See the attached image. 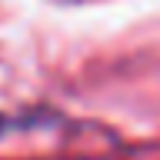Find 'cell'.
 Returning a JSON list of instances; mask_svg holds the SVG:
<instances>
[{
  "mask_svg": "<svg viewBox=\"0 0 160 160\" xmlns=\"http://www.w3.org/2000/svg\"><path fill=\"white\" fill-rule=\"evenodd\" d=\"M17 123H27V120H13V117H3V113H0V137H3L10 127H17Z\"/></svg>",
  "mask_w": 160,
  "mask_h": 160,
  "instance_id": "obj_1",
  "label": "cell"
}]
</instances>
